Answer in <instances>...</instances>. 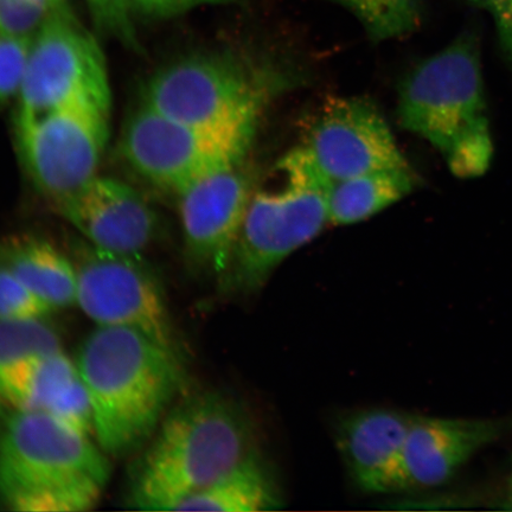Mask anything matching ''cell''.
<instances>
[{
    "label": "cell",
    "instance_id": "1",
    "mask_svg": "<svg viewBox=\"0 0 512 512\" xmlns=\"http://www.w3.org/2000/svg\"><path fill=\"white\" fill-rule=\"evenodd\" d=\"M133 466L127 503L143 511H176L185 499L256 456L251 416L238 400L204 392L166 415Z\"/></svg>",
    "mask_w": 512,
    "mask_h": 512
},
{
    "label": "cell",
    "instance_id": "2",
    "mask_svg": "<svg viewBox=\"0 0 512 512\" xmlns=\"http://www.w3.org/2000/svg\"><path fill=\"white\" fill-rule=\"evenodd\" d=\"M75 363L91 400L96 444L108 457L149 443L182 384L177 351L124 326H96Z\"/></svg>",
    "mask_w": 512,
    "mask_h": 512
},
{
    "label": "cell",
    "instance_id": "3",
    "mask_svg": "<svg viewBox=\"0 0 512 512\" xmlns=\"http://www.w3.org/2000/svg\"><path fill=\"white\" fill-rule=\"evenodd\" d=\"M110 475V460L91 437L48 414L14 409L0 427V503L6 509L91 510Z\"/></svg>",
    "mask_w": 512,
    "mask_h": 512
},
{
    "label": "cell",
    "instance_id": "4",
    "mask_svg": "<svg viewBox=\"0 0 512 512\" xmlns=\"http://www.w3.org/2000/svg\"><path fill=\"white\" fill-rule=\"evenodd\" d=\"M399 119L427 140L459 178H476L494 157L482 63L475 37L463 35L416 66L402 82Z\"/></svg>",
    "mask_w": 512,
    "mask_h": 512
},
{
    "label": "cell",
    "instance_id": "5",
    "mask_svg": "<svg viewBox=\"0 0 512 512\" xmlns=\"http://www.w3.org/2000/svg\"><path fill=\"white\" fill-rule=\"evenodd\" d=\"M294 79L264 57L209 51L159 69L146 83L143 104L179 123L254 137L261 115Z\"/></svg>",
    "mask_w": 512,
    "mask_h": 512
},
{
    "label": "cell",
    "instance_id": "6",
    "mask_svg": "<svg viewBox=\"0 0 512 512\" xmlns=\"http://www.w3.org/2000/svg\"><path fill=\"white\" fill-rule=\"evenodd\" d=\"M328 185L303 146L278 160L249 200L232 260L219 281L224 292L258 293L288 256L322 233L329 223Z\"/></svg>",
    "mask_w": 512,
    "mask_h": 512
},
{
    "label": "cell",
    "instance_id": "7",
    "mask_svg": "<svg viewBox=\"0 0 512 512\" xmlns=\"http://www.w3.org/2000/svg\"><path fill=\"white\" fill-rule=\"evenodd\" d=\"M111 95L105 55L98 41L67 5L51 11L31 38L16 100L17 126L75 101H91L111 111Z\"/></svg>",
    "mask_w": 512,
    "mask_h": 512
},
{
    "label": "cell",
    "instance_id": "8",
    "mask_svg": "<svg viewBox=\"0 0 512 512\" xmlns=\"http://www.w3.org/2000/svg\"><path fill=\"white\" fill-rule=\"evenodd\" d=\"M253 139L179 123L142 102L126 121L119 147L134 174L178 196L211 171L247 157Z\"/></svg>",
    "mask_w": 512,
    "mask_h": 512
},
{
    "label": "cell",
    "instance_id": "9",
    "mask_svg": "<svg viewBox=\"0 0 512 512\" xmlns=\"http://www.w3.org/2000/svg\"><path fill=\"white\" fill-rule=\"evenodd\" d=\"M72 259L78 274L76 305L96 325L138 330L177 351L162 286L142 256L107 252L81 242Z\"/></svg>",
    "mask_w": 512,
    "mask_h": 512
},
{
    "label": "cell",
    "instance_id": "10",
    "mask_svg": "<svg viewBox=\"0 0 512 512\" xmlns=\"http://www.w3.org/2000/svg\"><path fill=\"white\" fill-rule=\"evenodd\" d=\"M110 114L94 102L75 101L17 126L32 181L51 202L74 194L98 176L110 137Z\"/></svg>",
    "mask_w": 512,
    "mask_h": 512
},
{
    "label": "cell",
    "instance_id": "11",
    "mask_svg": "<svg viewBox=\"0 0 512 512\" xmlns=\"http://www.w3.org/2000/svg\"><path fill=\"white\" fill-rule=\"evenodd\" d=\"M258 172L247 157L211 171L179 194L185 253L198 270L226 274Z\"/></svg>",
    "mask_w": 512,
    "mask_h": 512
},
{
    "label": "cell",
    "instance_id": "12",
    "mask_svg": "<svg viewBox=\"0 0 512 512\" xmlns=\"http://www.w3.org/2000/svg\"><path fill=\"white\" fill-rule=\"evenodd\" d=\"M302 146L329 182L411 166L379 108L356 96L326 101Z\"/></svg>",
    "mask_w": 512,
    "mask_h": 512
},
{
    "label": "cell",
    "instance_id": "13",
    "mask_svg": "<svg viewBox=\"0 0 512 512\" xmlns=\"http://www.w3.org/2000/svg\"><path fill=\"white\" fill-rule=\"evenodd\" d=\"M54 206L89 245L107 252L143 256L159 232L150 203L114 178L96 176Z\"/></svg>",
    "mask_w": 512,
    "mask_h": 512
},
{
    "label": "cell",
    "instance_id": "14",
    "mask_svg": "<svg viewBox=\"0 0 512 512\" xmlns=\"http://www.w3.org/2000/svg\"><path fill=\"white\" fill-rule=\"evenodd\" d=\"M502 419H441L413 416L403 444L394 492L444 485L476 454L503 437Z\"/></svg>",
    "mask_w": 512,
    "mask_h": 512
},
{
    "label": "cell",
    "instance_id": "15",
    "mask_svg": "<svg viewBox=\"0 0 512 512\" xmlns=\"http://www.w3.org/2000/svg\"><path fill=\"white\" fill-rule=\"evenodd\" d=\"M411 414L388 408L342 416L335 428L339 453L354 482L371 494L394 492Z\"/></svg>",
    "mask_w": 512,
    "mask_h": 512
},
{
    "label": "cell",
    "instance_id": "16",
    "mask_svg": "<svg viewBox=\"0 0 512 512\" xmlns=\"http://www.w3.org/2000/svg\"><path fill=\"white\" fill-rule=\"evenodd\" d=\"M0 264L51 309H68L78 303V274L72 256L46 240L19 235L0 241Z\"/></svg>",
    "mask_w": 512,
    "mask_h": 512
},
{
    "label": "cell",
    "instance_id": "17",
    "mask_svg": "<svg viewBox=\"0 0 512 512\" xmlns=\"http://www.w3.org/2000/svg\"><path fill=\"white\" fill-rule=\"evenodd\" d=\"M416 184L418 177L411 166L329 182L326 196L329 223L348 226L367 220L411 194Z\"/></svg>",
    "mask_w": 512,
    "mask_h": 512
},
{
    "label": "cell",
    "instance_id": "18",
    "mask_svg": "<svg viewBox=\"0 0 512 512\" xmlns=\"http://www.w3.org/2000/svg\"><path fill=\"white\" fill-rule=\"evenodd\" d=\"M283 503L278 485L256 454L185 499L176 511L265 512L278 510Z\"/></svg>",
    "mask_w": 512,
    "mask_h": 512
},
{
    "label": "cell",
    "instance_id": "19",
    "mask_svg": "<svg viewBox=\"0 0 512 512\" xmlns=\"http://www.w3.org/2000/svg\"><path fill=\"white\" fill-rule=\"evenodd\" d=\"M79 377L75 361L61 350L0 373V393L17 411L47 414Z\"/></svg>",
    "mask_w": 512,
    "mask_h": 512
},
{
    "label": "cell",
    "instance_id": "20",
    "mask_svg": "<svg viewBox=\"0 0 512 512\" xmlns=\"http://www.w3.org/2000/svg\"><path fill=\"white\" fill-rule=\"evenodd\" d=\"M349 10L371 40L387 41L411 34L420 23L424 0H336Z\"/></svg>",
    "mask_w": 512,
    "mask_h": 512
},
{
    "label": "cell",
    "instance_id": "21",
    "mask_svg": "<svg viewBox=\"0 0 512 512\" xmlns=\"http://www.w3.org/2000/svg\"><path fill=\"white\" fill-rule=\"evenodd\" d=\"M61 350L59 334L44 317L0 319V373L32 358Z\"/></svg>",
    "mask_w": 512,
    "mask_h": 512
},
{
    "label": "cell",
    "instance_id": "22",
    "mask_svg": "<svg viewBox=\"0 0 512 512\" xmlns=\"http://www.w3.org/2000/svg\"><path fill=\"white\" fill-rule=\"evenodd\" d=\"M54 310L0 264V319L43 318Z\"/></svg>",
    "mask_w": 512,
    "mask_h": 512
},
{
    "label": "cell",
    "instance_id": "23",
    "mask_svg": "<svg viewBox=\"0 0 512 512\" xmlns=\"http://www.w3.org/2000/svg\"><path fill=\"white\" fill-rule=\"evenodd\" d=\"M96 28L130 48L137 47L132 0H86Z\"/></svg>",
    "mask_w": 512,
    "mask_h": 512
},
{
    "label": "cell",
    "instance_id": "24",
    "mask_svg": "<svg viewBox=\"0 0 512 512\" xmlns=\"http://www.w3.org/2000/svg\"><path fill=\"white\" fill-rule=\"evenodd\" d=\"M31 40L0 34V104L16 101L21 91Z\"/></svg>",
    "mask_w": 512,
    "mask_h": 512
},
{
    "label": "cell",
    "instance_id": "25",
    "mask_svg": "<svg viewBox=\"0 0 512 512\" xmlns=\"http://www.w3.org/2000/svg\"><path fill=\"white\" fill-rule=\"evenodd\" d=\"M53 10L37 0H0V34L31 40Z\"/></svg>",
    "mask_w": 512,
    "mask_h": 512
},
{
    "label": "cell",
    "instance_id": "26",
    "mask_svg": "<svg viewBox=\"0 0 512 512\" xmlns=\"http://www.w3.org/2000/svg\"><path fill=\"white\" fill-rule=\"evenodd\" d=\"M232 2V0H132L134 14L150 18H170L204 5Z\"/></svg>",
    "mask_w": 512,
    "mask_h": 512
},
{
    "label": "cell",
    "instance_id": "27",
    "mask_svg": "<svg viewBox=\"0 0 512 512\" xmlns=\"http://www.w3.org/2000/svg\"><path fill=\"white\" fill-rule=\"evenodd\" d=\"M495 23L504 53L512 61V0H470Z\"/></svg>",
    "mask_w": 512,
    "mask_h": 512
},
{
    "label": "cell",
    "instance_id": "28",
    "mask_svg": "<svg viewBox=\"0 0 512 512\" xmlns=\"http://www.w3.org/2000/svg\"><path fill=\"white\" fill-rule=\"evenodd\" d=\"M14 411L8 401L5 400L2 393H0V427L4 424L6 418H8L9 414Z\"/></svg>",
    "mask_w": 512,
    "mask_h": 512
},
{
    "label": "cell",
    "instance_id": "29",
    "mask_svg": "<svg viewBox=\"0 0 512 512\" xmlns=\"http://www.w3.org/2000/svg\"><path fill=\"white\" fill-rule=\"evenodd\" d=\"M44 5L49 6L50 9L60 8V6L67 5V0H37Z\"/></svg>",
    "mask_w": 512,
    "mask_h": 512
},
{
    "label": "cell",
    "instance_id": "30",
    "mask_svg": "<svg viewBox=\"0 0 512 512\" xmlns=\"http://www.w3.org/2000/svg\"><path fill=\"white\" fill-rule=\"evenodd\" d=\"M505 504H507V507H505V509L512 510V471H511V476H510V480H509L508 495H507V499H505Z\"/></svg>",
    "mask_w": 512,
    "mask_h": 512
}]
</instances>
